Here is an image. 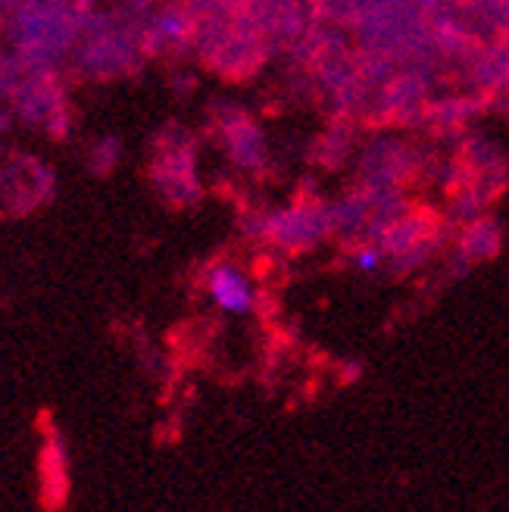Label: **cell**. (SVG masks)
<instances>
[{"label":"cell","instance_id":"1","mask_svg":"<svg viewBox=\"0 0 509 512\" xmlns=\"http://www.w3.org/2000/svg\"><path fill=\"white\" fill-rule=\"evenodd\" d=\"M207 294L216 303V310L228 316H247L253 310V300H257L253 281L235 263H216L207 272Z\"/></svg>","mask_w":509,"mask_h":512},{"label":"cell","instance_id":"2","mask_svg":"<svg viewBox=\"0 0 509 512\" xmlns=\"http://www.w3.org/2000/svg\"><path fill=\"white\" fill-rule=\"evenodd\" d=\"M353 263H356V269L372 272V269H378V263H381V253H378L375 247H366V250H360V253L353 256Z\"/></svg>","mask_w":509,"mask_h":512}]
</instances>
